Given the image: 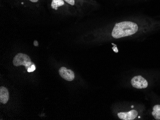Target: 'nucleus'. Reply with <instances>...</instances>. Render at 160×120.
Wrapping results in <instances>:
<instances>
[{
  "label": "nucleus",
  "instance_id": "f257e3e1",
  "mask_svg": "<svg viewBox=\"0 0 160 120\" xmlns=\"http://www.w3.org/2000/svg\"><path fill=\"white\" fill-rule=\"evenodd\" d=\"M138 30V26L132 22H122L115 25L112 36L114 38H120L135 34Z\"/></svg>",
  "mask_w": 160,
  "mask_h": 120
},
{
  "label": "nucleus",
  "instance_id": "f03ea898",
  "mask_svg": "<svg viewBox=\"0 0 160 120\" xmlns=\"http://www.w3.org/2000/svg\"><path fill=\"white\" fill-rule=\"evenodd\" d=\"M13 64L15 66H25L26 69L33 64L31 62L30 58L26 54L19 53L15 57L13 60Z\"/></svg>",
  "mask_w": 160,
  "mask_h": 120
},
{
  "label": "nucleus",
  "instance_id": "7ed1b4c3",
  "mask_svg": "<svg viewBox=\"0 0 160 120\" xmlns=\"http://www.w3.org/2000/svg\"><path fill=\"white\" fill-rule=\"evenodd\" d=\"M131 83L133 87L136 89H145L148 87L147 81L141 76L134 77L131 81Z\"/></svg>",
  "mask_w": 160,
  "mask_h": 120
},
{
  "label": "nucleus",
  "instance_id": "20e7f679",
  "mask_svg": "<svg viewBox=\"0 0 160 120\" xmlns=\"http://www.w3.org/2000/svg\"><path fill=\"white\" fill-rule=\"evenodd\" d=\"M59 74L63 79L67 81H72L75 79L74 72L65 67H61L59 70Z\"/></svg>",
  "mask_w": 160,
  "mask_h": 120
},
{
  "label": "nucleus",
  "instance_id": "39448f33",
  "mask_svg": "<svg viewBox=\"0 0 160 120\" xmlns=\"http://www.w3.org/2000/svg\"><path fill=\"white\" fill-rule=\"evenodd\" d=\"M117 115L119 118L121 120H132L136 118L137 112L136 110H133L128 112H119Z\"/></svg>",
  "mask_w": 160,
  "mask_h": 120
},
{
  "label": "nucleus",
  "instance_id": "423d86ee",
  "mask_svg": "<svg viewBox=\"0 0 160 120\" xmlns=\"http://www.w3.org/2000/svg\"><path fill=\"white\" fill-rule=\"evenodd\" d=\"M9 92L8 90L4 87H0V101L3 104L7 103L9 100Z\"/></svg>",
  "mask_w": 160,
  "mask_h": 120
},
{
  "label": "nucleus",
  "instance_id": "0eeeda50",
  "mask_svg": "<svg viewBox=\"0 0 160 120\" xmlns=\"http://www.w3.org/2000/svg\"><path fill=\"white\" fill-rule=\"evenodd\" d=\"M152 115L156 120H160V105H156L153 107Z\"/></svg>",
  "mask_w": 160,
  "mask_h": 120
},
{
  "label": "nucleus",
  "instance_id": "6e6552de",
  "mask_svg": "<svg viewBox=\"0 0 160 120\" xmlns=\"http://www.w3.org/2000/svg\"><path fill=\"white\" fill-rule=\"evenodd\" d=\"M65 5L63 0H52L51 7L53 9L57 10L59 6Z\"/></svg>",
  "mask_w": 160,
  "mask_h": 120
},
{
  "label": "nucleus",
  "instance_id": "1a4fd4ad",
  "mask_svg": "<svg viewBox=\"0 0 160 120\" xmlns=\"http://www.w3.org/2000/svg\"><path fill=\"white\" fill-rule=\"evenodd\" d=\"M35 70H36V66H35V65L33 64H32L29 68H28L27 71L28 72H33Z\"/></svg>",
  "mask_w": 160,
  "mask_h": 120
},
{
  "label": "nucleus",
  "instance_id": "9d476101",
  "mask_svg": "<svg viewBox=\"0 0 160 120\" xmlns=\"http://www.w3.org/2000/svg\"><path fill=\"white\" fill-rule=\"evenodd\" d=\"M64 1L66 2H67L70 5H75V0H64Z\"/></svg>",
  "mask_w": 160,
  "mask_h": 120
},
{
  "label": "nucleus",
  "instance_id": "9b49d317",
  "mask_svg": "<svg viewBox=\"0 0 160 120\" xmlns=\"http://www.w3.org/2000/svg\"><path fill=\"white\" fill-rule=\"evenodd\" d=\"M34 45L35 46H38V42H37V41H35L34 42Z\"/></svg>",
  "mask_w": 160,
  "mask_h": 120
},
{
  "label": "nucleus",
  "instance_id": "f8f14e48",
  "mask_svg": "<svg viewBox=\"0 0 160 120\" xmlns=\"http://www.w3.org/2000/svg\"><path fill=\"white\" fill-rule=\"evenodd\" d=\"M30 1L32 2H36L38 1V0H30Z\"/></svg>",
  "mask_w": 160,
  "mask_h": 120
}]
</instances>
